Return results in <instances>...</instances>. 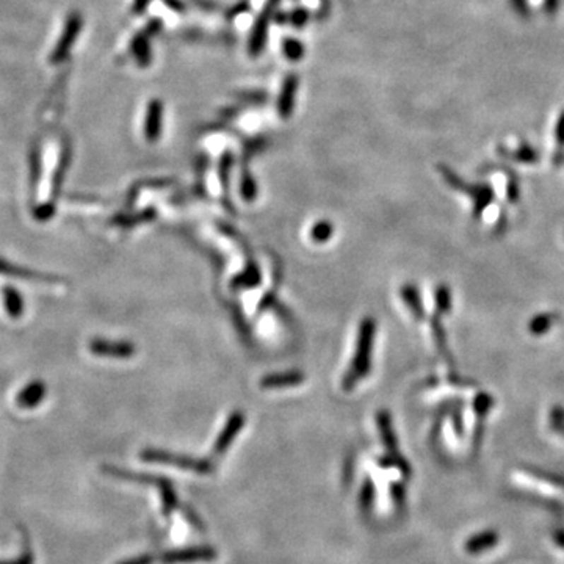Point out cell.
I'll return each mask as SVG.
<instances>
[{"mask_svg":"<svg viewBox=\"0 0 564 564\" xmlns=\"http://www.w3.org/2000/svg\"><path fill=\"white\" fill-rule=\"evenodd\" d=\"M390 493H392V498L396 505H401L404 500V488L401 483H394L392 484V489H390Z\"/></svg>","mask_w":564,"mask_h":564,"instance_id":"38","label":"cell"},{"mask_svg":"<svg viewBox=\"0 0 564 564\" xmlns=\"http://www.w3.org/2000/svg\"><path fill=\"white\" fill-rule=\"evenodd\" d=\"M378 425L382 442H384L390 453V462H392V466L399 467L404 475H409V467L406 464V461L400 457L399 450H396V439H395V433L392 430V422H390V416L386 411H381L378 414Z\"/></svg>","mask_w":564,"mask_h":564,"instance_id":"7","label":"cell"},{"mask_svg":"<svg viewBox=\"0 0 564 564\" xmlns=\"http://www.w3.org/2000/svg\"><path fill=\"white\" fill-rule=\"evenodd\" d=\"M305 381V375L298 370L290 372H281V373H271L260 381V386L264 389H281V387H290L298 386Z\"/></svg>","mask_w":564,"mask_h":564,"instance_id":"15","label":"cell"},{"mask_svg":"<svg viewBox=\"0 0 564 564\" xmlns=\"http://www.w3.org/2000/svg\"><path fill=\"white\" fill-rule=\"evenodd\" d=\"M282 54H284L288 61H300L305 57V45L296 38H284L282 40Z\"/></svg>","mask_w":564,"mask_h":564,"instance_id":"19","label":"cell"},{"mask_svg":"<svg viewBox=\"0 0 564 564\" xmlns=\"http://www.w3.org/2000/svg\"><path fill=\"white\" fill-rule=\"evenodd\" d=\"M160 30H162V23H160V19H151L149 23H148L146 30H144V33L149 35L151 38H153V36L157 35Z\"/></svg>","mask_w":564,"mask_h":564,"instance_id":"39","label":"cell"},{"mask_svg":"<svg viewBox=\"0 0 564 564\" xmlns=\"http://www.w3.org/2000/svg\"><path fill=\"white\" fill-rule=\"evenodd\" d=\"M69 160H71V151L66 146L63 151V154L60 157V162H59V168L55 171V177H54V185H52V192H54V196H57L60 192V187L64 180V172H66L68 166H69Z\"/></svg>","mask_w":564,"mask_h":564,"instance_id":"24","label":"cell"},{"mask_svg":"<svg viewBox=\"0 0 564 564\" xmlns=\"http://www.w3.org/2000/svg\"><path fill=\"white\" fill-rule=\"evenodd\" d=\"M353 459H346L345 461V466H343V472H342V483L343 486H348V484L353 481Z\"/></svg>","mask_w":564,"mask_h":564,"instance_id":"37","label":"cell"},{"mask_svg":"<svg viewBox=\"0 0 564 564\" xmlns=\"http://www.w3.org/2000/svg\"><path fill=\"white\" fill-rule=\"evenodd\" d=\"M240 188H242V196L247 199L248 202L256 198V194H257L256 180H254V177H252V175H249L248 171H243V176H242V180H240Z\"/></svg>","mask_w":564,"mask_h":564,"instance_id":"26","label":"cell"},{"mask_svg":"<svg viewBox=\"0 0 564 564\" xmlns=\"http://www.w3.org/2000/svg\"><path fill=\"white\" fill-rule=\"evenodd\" d=\"M182 512H184V517L188 520V524L192 527H194L198 531H204V522H202L201 517L196 515V512L193 511V508L190 506H182Z\"/></svg>","mask_w":564,"mask_h":564,"instance_id":"32","label":"cell"},{"mask_svg":"<svg viewBox=\"0 0 564 564\" xmlns=\"http://www.w3.org/2000/svg\"><path fill=\"white\" fill-rule=\"evenodd\" d=\"M154 558L151 555H141V556H135V558H130L126 561H121L119 564H153Z\"/></svg>","mask_w":564,"mask_h":564,"instance_id":"40","label":"cell"},{"mask_svg":"<svg viewBox=\"0 0 564 564\" xmlns=\"http://www.w3.org/2000/svg\"><path fill=\"white\" fill-rule=\"evenodd\" d=\"M82 25H83V20H82L81 14L78 13L69 14V18L66 19V24H64V30L60 36V40L55 45L52 55H50V61H52L54 64H59L64 59H66L71 47L74 46V42L77 41V36L82 30Z\"/></svg>","mask_w":564,"mask_h":564,"instance_id":"5","label":"cell"},{"mask_svg":"<svg viewBox=\"0 0 564 564\" xmlns=\"http://www.w3.org/2000/svg\"><path fill=\"white\" fill-rule=\"evenodd\" d=\"M218 553L216 548L211 546H194L188 548H180V551H170L163 553L162 561L165 564H184V563H196V561H212Z\"/></svg>","mask_w":564,"mask_h":564,"instance_id":"6","label":"cell"},{"mask_svg":"<svg viewBox=\"0 0 564 564\" xmlns=\"http://www.w3.org/2000/svg\"><path fill=\"white\" fill-rule=\"evenodd\" d=\"M493 406V399L486 394H480L475 400V409L478 414H486L489 408Z\"/></svg>","mask_w":564,"mask_h":564,"instance_id":"35","label":"cell"},{"mask_svg":"<svg viewBox=\"0 0 564 564\" xmlns=\"http://www.w3.org/2000/svg\"><path fill=\"white\" fill-rule=\"evenodd\" d=\"M257 282H259V271H257L256 266H251V269L247 273H243L242 276H238L234 281V286H237V284H238V287H242V286H254V284H257Z\"/></svg>","mask_w":564,"mask_h":564,"instance_id":"31","label":"cell"},{"mask_svg":"<svg viewBox=\"0 0 564 564\" xmlns=\"http://www.w3.org/2000/svg\"><path fill=\"white\" fill-rule=\"evenodd\" d=\"M245 425V414L242 411H235L230 414V417L228 418L226 425H224L223 431L218 435V439H216V442L213 445V453L216 457H221L223 453H226L228 448L230 447V444L234 442L235 436L238 433L242 431Z\"/></svg>","mask_w":564,"mask_h":564,"instance_id":"9","label":"cell"},{"mask_svg":"<svg viewBox=\"0 0 564 564\" xmlns=\"http://www.w3.org/2000/svg\"><path fill=\"white\" fill-rule=\"evenodd\" d=\"M332 233H334V228H332V223L328 220H322L314 224V228L310 229V238L315 243H324L328 242Z\"/></svg>","mask_w":564,"mask_h":564,"instance_id":"23","label":"cell"},{"mask_svg":"<svg viewBox=\"0 0 564 564\" xmlns=\"http://www.w3.org/2000/svg\"><path fill=\"white\" fill-rule=\"evenodd\" d=\"M0 274H5V276H11V278L25 279V281H35V282H60V278L52 276V274H45V273L28 270V269H24V266H18L14 264L6 262V260H4V259H0Z\"/></svg>","mask_w":564,"mask_h":564,"instance_id":"12","label":"cell"},{"mask_svg":"<svg viewBox=\"0 0 564 564\" xmlns=\"http://www.w3.org/2000/svg\"><path fill=\"white\" fill-rule=\"evenodd\" d=\"M151 4V0H135L134 2V13L135 14H143L148 10V6Z\"/></svg>","mask_w":564,"mask_h":564,"instance_id":"43","label":"cell"},{"mask_svg":"<svg viewBox=\"0 0 564 564\" xmlns=\"http://www.w3.org/2000/svg\"><path fill=\"white\" fill-rule=\"evenodd\" d=\"M155 218V211L154 208H148V211H144L139 215H119L117 218H113V223L118 224L121 228H132L136 226V224L144 223V221H149V220H154Z\"/></svg>","mask_w":564,"mask_h":564,"instance_id":"20","label":"cell"},{"mask_svg":"<svg viewBox=\"0 0 564 564\" xmlns=\"http://www.w3.org/2000/svg\"><path fill=\"white\" fill-rule=\"evenodd\" d=\"M130 52L140 68H148L153 61V47H151V36L144 32L136 33L130 42Z\"/></svg>","mask_w":564,"mask_h":564,"instance_id":"14","label":"cell"},{"mask_svg":"<svg viewBox=\"0 0 564 564\" xmlns=\"http://www.w3.org/2000/svg\"><path fill=\"white\" fill-rule=\"evenodd\" d=\"M162 2L168 6L170 10L176 11V13H184L185 11V5L180 2V0H162Z\"/></svg>","mask_w":564,"mask_h":564,"instance_id":"42","label":"cell"},{"mask_svg":"<svg viewBox=\"0 0 564 564\" xmlns=\"http://www.w3.org/2000/svg\"><path fill=\"white\" fill-rule=\"evenodd\" d=\"M141 459L148 462H158V464L172 466L184 470H192L196 474H211L213 466L207 459H196L190 457H182V454L168 453L163 450H155V448H146L141 452Z\"/></svg>","mask_w":564,"mask_h":564,"instance_id":"2","label":"cell"},{"mask_svg":"<svg viewBox=\"0 0 564 564\" xmlns=\"http://www.w3.org/2000/svg\"><path fill=\"white\" fill-rule=\"evenodd\" d=\"M497 542V534L493 531H486L483 534H478V536H475L467 542V551L476 553V552H481L484 548H489L495 546Z\"/></svg>","mask_w":564,"mask_h":564,"instance_id":"21","label":"cell"},{"mask_svg":"<svg viewBox=\"0 0 564 564\" xmlns=\"http://www.w3.org/2000/svg\"><path fill=\"white\" fill-rule=\"evenodd\" d=\"M158 490H160V497H162V510H163V515L168 517L172 515V511H175L177 506H179V500H177V494L175 488H172V483L170 480L163 478L162 483L158 484Z\"/></svg>","mask_w":564,"mask_h":564,"instance_id":"17","label":"cell"},{"mask_svg":"<svg viewBox=\"0 0 564 564\" xmlns=\"http://www.w3.org/2000/svg\"><path fill=\"white\" fill-rule=\"evenodd\" d=\"M0 564H33V560L30 553H25L16 561H0Z\"/></svg>","mask_w":564,"mask_h":564,"instance_id":"44","label":"cell"},{"mask_svg":"<svg viewBox=\"0 0 564 564\" xmlns=\"http://www.w3.org/2000/svg\"><path fill=\"white\" fill-rule=\"evenodd\" d=\"M436 306H437L439 314H447L448 310L452 309V295H450V290H448V287H445V286L437 287Z\"/></svg>","mask_w":564,"mask_h":564,"instance_id":"27","label":"cell"},{"mask_svg":"<svg viewBox=\"0 0 564 564\" xmlns=\"http://www.w3.org/2000/svg\"><path fill=\"white\" fill-rule=\"evenodd\" d=\"M165 107L160 99H151L146 107V117H144V136L148 143H155L162 135Z\"/></svg>","mask_w":564,"mask_h":564,"instance_id":"10","label":"cell"},{"mask_svg":"<svg viewBox=\"0 0 564 564\" xmlns=\"http://www.w3.org/2000/svg\"><path fill=\"white\" fill-rule=\"evenodd\" d=\"M375 331H376V323L373 318H364V320L360 322L356 354H354L353 363L348 368V372L345 373V378L342 382L345 390H351L360 380L365 378L368 372H370Z\"/></svg>","mask_w":564,"mask_h":564,"instance_id":"1","label":"cell"},{"mask_svg":"<svg viewBox=\"0 0 564 564\" xmlns=\"http://www.w3.org/2000/svg\"><path fill=\"white\" fill-rule=\"evenodd\" d=\"M375 500V484L370 478H367L363 483V488H360L359 493V508L363 511H368L372 508Z\"/></svg>","mask_w":564,"mask_h":564,"instance_id":"25","label":"cell"},{"mask_svg":"<svg viewBox=\"0 0 564 564\" xmlns=\"http://www.w3.org/2000/svg\"><path fill=\"white\" fill-rule=\"evenodd\" d=\"M281 0H266L265 6L260 11L257 19L254 20V27H252L249 41H248V54L252 59H257V57L264 52L265 45H266V36H269L270 30V23L271 18L276 13Z\"/></svg>","mask_w":564,"mask_h":564,"instance_id":"4","label":"cell"},{"mask_svg":"<svg viewBox=\"0 0 564 564\" xmlns=\"http://www.w3.org/2000/svg\"><path fill=\"white\" fill-rule=\"evenodd\" d=\"M4 301H5V309L6 312L11 318H20L24 314V300L20 293L10 286H6L4 288Z\"/></svg>","mask_w":564,"mask_h":564,"instance_id":"16","label":"cell"},{"mask_svg":"<svg viewBox=\"0 0 564 564\" xmlns=\"http://www.w3.org/2000/svg\"><path fill=\"white\" fill-rule=\"evenodd\" d=\"M238 98H242L247 102H254V104H264L266 99V94L262 91H251V93H240L237 94Z\"/></svg>","mask_w":564,"mask_h":564,"instance_id":"36","label":"cell"},{"mask_svg":"<svg viewBox=\"0 0 564 564\" xmlns=\"http://www.w3.org/2000/svg\"><path fill=\"white\" fill-rule=\"evenodd\" d=\"M55 212V206L54 202H47V204H42L35 211V218L40 220V221H46L49 218H52Z\"/></svg>","mask_w":564,"mask_h":564,"instance_id":"34","label":"cell"},{"mask_svg":"<svg viewBox=\"0 0 564 564\" xmlns=\"http://www.w3.org/2000/svg\"><path fill=\"white\" fill-rule=\"evenodd\" d=\"M310 18V14L306 8H295L290 13H288V23H290L292 27H295L296 30H301V28H305L307 20Z\"/></svg>","mask_w":564,"mask_h":564,"instance_id":"28","label":"cell"},{"mask_svg":"<svg viewBox=\"0 0 564 564\" xmlns=\"http://www.w3.org/2000/svg\"><path fill=\"white\" fill-rule=\"evenodd\" d=\"M298 85H300V78L295 72H290V74L284 78V82H282L278 96V113L282 119H288L292 117Z\"/></svg>","mask_w":564,"mask_h":564,"instance_id":"11","label":"cell"},{"mask_svg":"<svg viewBox=\"0 0 564 564\" xmlns=\"http://www.w3.org/2000/svg\"><path fill=\"white\" fill-rule=\"evenodd\" d=\"M555 315L551 314H541L533 318L529 324V329L533 336H542L553 327Z\"/></svg>","mask_w":564,"mask_h":564,"instance_id":"22","label":"cell"},{"mask_svg":"<svg viewBox=\"0 0 564 564\" xmlns=\"http://www.w3.org/2000/svg\"><path fill=\"white\" fill-rule=\"evenodd\" d=\"M439 170H440V172H442V176L448 185L454 188V190L469 194V196L474 199V212H475L474 215L475 216H480L484 208L490 204V199H493V190H490L489 187L467 185L464 180L458 177V175H454L450 168H447V166H444V165H440Z\"/></svg>","mask_w":564,"mask_h":564,"instance_id":"3","label":"cell"},{"mask_svg":"<svg viewBox=\"0 0 564 564\" xmlns=\"http://www.w3.org/2000/svg\"><path fill=\"white\" fill-rule=\"evenodd\" d=\"M47 394V387L42 381H32L30 384H27L20 392L18 394V406L24 409L36 408L41 401L45 400Z\"/></svg>","mask_w":564,"mask_h":564,"instance_id":"13","label":"cell"},{"mask_svg":"<svg viewBox=\"0 0 564 564\" xmlns=\"http://www.w3.org/2000/svg\"><path fill=\"white\" fill-rule=\"evenodd\" d=\"M233 154L230 153H224L221 157V162H220V179H221V185L224 187V190H228V184H229V171H230V166H233Z\"/></svg>","mask_w":564,"mask_h":564,"instance_id":"29","label":"cell"},{"mask_svg":"<svg viewBox=\"0 0 564 564\" xmlns=\"http://www.w3.org/2000/svg\"><path fill=\"white\" fill-rule=\"evenodd\" d=\"M41 175V157L38 149H32L30 154V182L36 184L40 180Z\"/></svg>","mask_w":564,"mask_h":564,"instance_id":"30","label":"cell"},{"mask_svg":"<svg viewBox=\"0 0 564 564\" xmlns=\"http://www.w3.org/2000/svg\"><path fill=\"white\" fill-rule=\"evenodd\" d=\"M515 158L525 163H533L538 160V154L534 153V149H531L530 146H522L515 153Z\"/></svg>","mask_w":564,"mask_h":564,"instance_id":"33","label":"cell"},{"mask_svg":"<svg viewBox=\"0 0 564 564\" xmlns=\"http://www.w3.org/2000/svg\"><path fill=\"white\" fill-rule=\"evenodd\" d=\"M90 351L102 358L129 359L135 354V345L132 342H110L104 339H94L90 342Z\"/></svg>","mask_w":564,"mask_h":564,"instance_id":"8","label":"cell"},{"mask_svg":"<svg viewBox=\"0 0 564 564\" xmlns=\"http://www.w3.org/2000/svg\"><path fill=\"white\" fill-rule=\"evenodd\" d=\"M555 135H556V143H558V146L563 148L564 146V113L561 114V118L558 121V126H556Z\"/></svg>","mask_w":564,"mask_h":564,"instance_id":"41","label":"cell"},{"mask_svg":"<svg viewBox=\"0 0 564 564\" xmlns=\"http://www.w3.org/2000/svg\"><path fill=\"white\" fill-rule=\"evenodd\" d=\"M401 296L404 300V305L409 307L412 317H416L417 320H422V318L425 317V310H423L421 295H418L417 288L412 286H404L401 288Z\"/></svg>","mask_w":564,"mask_h":564,"instance_id":"18","label":"cell"}]
</instances>
